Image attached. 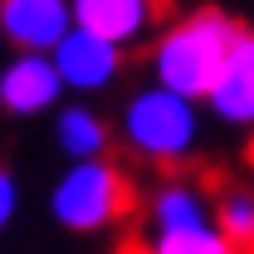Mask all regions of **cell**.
<instances>
[{
	"label": "cell",
	"mask_w": 254,
	"mask_h": 254,
	"mask_svg": "<svg viewBox=\"0 0 254 254\" xmlns=\"http://www.w3.org/2000/svg\"><path fill=\"white\" fill-rule=\"evenodd\" d=\"M240 30L245 25L235 15L215 10V5L181 15L152 49V78L161 88L190 98V103H205L225 59H230V49H235V39H240Z\"/></svg>",
	"instance_id": "obj_1"
},
{
	"label": "cell",
	"mask_w": 254,
	"mask_h": 254,
	"mask_svg": "<svg viewBox=\"0 0 254 254\" xmlns=\"http://www.w3.org/2000/svg\"><path fill=\"white\" fill-rule=\"evenodd\" d=\"M157 0H73V30H88L108 44H132L152 30Z\"/></svg>",
	"instance_id": "obj_8"
},
{
	"label": "cell",
	"mask_w": 254,
	"mask_h": 254,
	"mask_svg": "<svg viewBox=\"0 0 254 254\" xmlns=\"http://www.w3.org/2000/svg\"><path fill=\"white\" fill-rule=\"evenodd\" d=\"M54 68H59L64 88H73V93H98V88H108L113 78H118V68H123V49L118 44H108V39H98L88 30H68L54 44Z\"/></svg>",
	"instance_id": "obj_5"
},
{
	"label": "cell",
	"mask_w": 254,
	"mask_h": 254,
	"mask_svg": "<svg viewBox=\"0 0 254 254\" xmlns=\"http://www.w3.org/2000/svg\"><path fill=\"white\" fill-rule=\"evenodd\" d=\"M59 98H64V78L49 54H15L0 68V108L15 118L49 113Z\"/></svg>",
	"instance_id": "obj_6"
},
{
	"label": "cell",
	"mask_w": 254,
	"mask_h": 254,
	"mask_svg": "<svg viewBox=\"0 0 254 254\" xmlns=\"http://www.w3.org/2000/svg\"><path fill=\"white\" fill-rule=\"evenodd\" d=\"M54 142H59L64 157H73V161H98L108 152L113 132H108V123L93 108H64L59 123H54Z\"/></svg>",
	"instance_id": "obj_10"
},
{
	"label": "cell",
	"mask_w": 254,
	"mask_h": 254,
	"mask_svg": "<svg viewBox=\"0 0 254 254\" xmlns=\"http://www.w3.org/2000/svg\"><path fill=\"white\" fill-rule=\"evenodd\" d=\"M118 132H123V142L142 161L171 166V161H186L195 152V142H200V108L190 98L152 83V88H137L123 103Z\"/></svg>",
	"instance_id": "obj_2"
},
{
	"label": "cell",
	"mask_w": 254,
	"mask_h": 254,
	"mask_svg": "<svg viewBox=\"0 0 254 254\" xmlns=\"http://www.w3.org/2000/svg\"><path fill=\"white\" fill-rule=\"evenodd\" d=\"M205 103L225 127L254 132V30H240V39H235V49H230V59H225Z\"/></svg>",
	"instance_id": "obj_7"
},
{
	"label": "cell",
	"mask_w": 254,
	"mask_h": 254,
	"mask_svg": "<svg viewBox=\"0 0 254 254\" xmlns=\"http://www.w3.org/2000/svg\"><path fill=\"white\" fill-rule=\"evenodd\" d=\"M215 230L235 250H254V186H230L215 200Z\"/></svg>",
	"instance_id": "obj_11"
},
{
	"label": "cell",
	"mask_w": 254,
	"mask_h": 254,
	"mask_svg": "<svg viewBox=\"0 0 254 254\" xmlns=\"http://www.w3.org/2000/svg\"><path fill=\"white\" fill-rule=\"evenodd\" d=\"M147 254H245V250H235L215 225H205V230H186V235H152Z\"/></svg>",
	"instance_id": "obj_12"
},
{
	"label": "cell",
	"mask_w": 254,
	"mask_h": 254,
	"mask_svg": "<svg viewBox=\"0 0 254 254\" xmlns=\"http://www.w3.org/2000/svg\"><path fill=\"white\" fill-rule=\"evenodd\" d=\"M250 161H254V142H250Z\"/></svg>",
	"instance_id": "obj_14"
},
{
	"label": "cell",
	"mask_w": 254,
	"mask_h": 254,
	"mask_svg": "<svg viewBox=\"0 0 254 254\" xmlns=\"http://www.w3.org/2000/svg\"><path fill=\"white\" fill-rule=\"evenodd\" d=\"M49 210H54L59 225L78 230V235L108 230V225H118L132 210V181L123 176V166H113L103 157L73 161L49 190Z\"/></svg>",
	"instance_id": "obj_3"
},
{
	"label": "cell",
	"mask_w": 254,
	"mask_h": 254,
	"mask_svg": "<svg viewBox=\"0 0 254 254\" xmlns=\"http://www.w3.org/2000/svg\"><path fill=\"white\" fill-rule=\"evenodd\" d=\"M73 30V0H0V34L20 54H54Z\"/></svg>",
	"instance_id": "obj_4"
},
{
	"label": "cell",
	"mask_w": 254,
	"mask_h": 254,
	"mask_svg": "<svg viewBox=\"0 0 254 254\" xmlns=\"http://www.w3.org/2000/svg\"><path fill=\"white\" fill-rule=\"evenodd\" d=\"M15 205H20V186H15V176L0 166V230L15 220Z\"/></svg>",
	"instance_id": "obj_13"
},
{
	"label": "cell",
	"mask_w": 254,
	"mask_h": 254,
	"mask_svg": "<svg viewBox=\"0 0 254 254\" xmlns=\"http://www.w3.org/2000/svg\"><path fill=\"white\" fill-rule=\"evenodd\" d=\"M215 225V200L195 181H166L152 195V235H186Z\"/></svg>",
	"instance_id": "obj_9"
}]
</instances>
